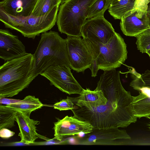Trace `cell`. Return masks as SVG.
Instances as JSON below:
<instances>
[{
  "instance_id": "9c48e42d",
  "label": "cell",
  "mask_w": 150,
  "mask_h": 150,
  "mask_svg": "<svg viewBox=\"0 0 150 150\" xmlns=\"http://www.w3.org/2000/svg\"><path fill=\"white\" fill-rule=\"evenodd\" d=\"M66 39L70 68L77 72H83L89 68L92 57L83 39L67 35Z\"/></svg>"
},
{
  "instance_id": "5bb4252c",
  "label": "cell",
  "mask_w": 150,
  "mask_h": 150,
  "mask_svg": "<svg viewBox=\"0 0 150 150\" xmlns=\"http://www.w3.org/2000/svg\"><path fill=\"white\" fill-rule=\"evenodd\" d=\"M30 117L21 111H18L17 113L16 121L20 130L18 136L21 139L20 142L28 145L34 143L38 138L46 141L50 139L37 132L36 125L39 124L40 122L30 119Z\"/></svg>"
},
{
  "instance_id": "484cf974",
  "label": "cell",
  "mask_w": 150,
  "mask_h": 150,
  "mask_svg": "<svg viewBox=\"0 0 150 150\" xmlns=\"http://www.w3.org/2000/svg\"><path fill=\"white\" fill-rule=\"evenodd\" d=\"M150 0H136L134 8L146 12Z\"/></svg>"
},
{
  "instance_id": "8fae6325",
  "label": "cell",
  "mask_w": 150,
  "mask_h": 150,
  "mask_svg": "<svg viewBox=\"0 0 150 150\" xmlns=\"http://www.w3.org/2000/svg\"><path fill=\"white\" fill-rule=\"evenodd\" d=\"M93 127L90 124L80 120L74 117L66 116L63 119L58 118L53 127L54 138L61 141L67 137L87 134L91 132Z\"/></svg>"
},
{
  "instance_id": "2e32d148",
  "label": "cell",
  "mask_w": 150,
  "mask_h": 150,
  "mask_svg": "<svg viewBox=\"0 0 150 150\" xmlns=\"http://www.w3.org/2000/svg\"><path fill=\"white\" fill-rule=\"evenodd\" d=\"M37 0H3L0 8L8 14L27 17L31 15Z\"/></svg>"
},
{
  "instance_id": "d6986e66",
  "label": "cell",
  "mask_w": 150,
  "mask_h": 150,
  "mask_svg": "<svg viewBox=\"0 0 150 150\" xmlns=\"http://www.w3.org/2000/svg\"><path fill=\"white\" fill-rule=\"evenodd\" d=\"M136 0H112L108 9L115 19H121L129 11L134 8Z\"/></svg>"
},
{
  "instance_id": "277c9868",
  "label": "cell",
  "mask_w": 150,
  "mask_h": 150,
  "mask_svg": "<svg viewBox=\"0 0 150 150\" xmlns=\"http://www.w3.org/2000/svg\"><path fill=\"white\" fill-rule=\"evenodd\" d=\"M33 55L34 70L37 76L50 66L60 65L70 67L67 40L55 31L42 33Z\"/></svg>"
},
{
  "instance_id": "e0dca14e",
  "label": "cell",
  "mask_w": 150,
  "mask_h": 150,
  "mask_svg": "<svg viewBox=\"0 0 150 150\" xmlns=\"http://www.w3.org/2000/svg\"><path fill=\"white\" fill-rule=\"evenodd\" d=\"M136 90L139 94L132 96V103L134 116L139 118L150 116V88L143 87Z\"/></svg>"
},
{
  "instance_id": "603a6c76",
  "label": "cell",
  "mask_w": 150,
  "mask_h": 150,
  "mask_svg": "<svg viewBox=\"0 0 150 150\" xmlns=\"http://www.w3.org/2000/svg\"><path fill=\"white\" fill-rule=\"evenodd\" d=\"M131 70L134 77V79L130 83V86L135 90L143 87L150 88V71L147 70L141 74L134 70Z\"/></svg>"
},
{
  "instance_id": "8992f818",
  "label": "cell",
  "mask_w": 150,
  "mask_h": 150,
  "mask_svg": "<svg viewBox=\"0 0 150 150\" xmlns=\"http://www.w3.org/2000/svg\"><path fill=\"white\" fill-rule=\"evenodd\" d=\"M96 0H62L58 11L57 23L59 31L67 35L80 37L90 6Z\"/></svg>"
},
{
  "instance_id": "7a4b0ae2",
  "label": "cell",
  "mask_w": 150,
  "mask_h": 150,
  "mask_svg": "<svg viewBox=\"0 0 150 150\" xmlns=\"http://www.w3.org/2000/svg\"><path fill=\"white\" fill-rule=\"evenodd\" d=\"M33 54L26 53L7 61L0 67V98L11 97L27 87L37 76Z\"/></svg>"
},
{
  "instance_id": "44dd1931",
  "label": "cell",
  "mask_w": 150,
  "mask_h": 150,
  "mask_svg": "<svg viewBox=\"0 0 150 150\" xmlns=\"http://www.w3.org/2000/svg\"><path fill=\"white\" fill-rule=\"evenodd\" d=\"M63 0H37L31 15L40 16L46 15L55 6H59Z\"/></svg>"
},
{
  "instance_id": "4fadbf2b",
  "label": "cell",
  "mask_w": 150,
  "mask_h": 150,
  "mask_svg": "<svg viewBox=\"0 0 150 150\" xmlns=\"http://www.w3.org/2000/svg\"><path fill=\"white\" fill-rule=\"evenodd\" d=\"M26 53L25 47L18 38L8 30H0V58L9 61Z\"/></svg>"
},
{
  "instance_id": "6da1fadb",
  "label": "cell",
  "mask_w": 150,
  "mask_h": 150,
  "mask_svg": "<svg viewBox=\"0 0 150 150\" xmlns=\"http://www.w3.org/2000/svg\"><path fill=\"white\" fill-rule=\"evenodd\" d=\"M97 84L96 88L101 90L107 98L105 104L90 109L74 105L71 110L74 117L98 128H124L136 122L132 96L123 87L119 71H104Z\"/></svg>"
},
{
  "instance_id": "7402d4cb",
  "label": "cell",
  "mask_w": 150,
  "mask_h": 150,
  "mask_svg": "<svg viewBox=\"0 0 150 150\" xmlns=\"http://www.w3.org/2000/svg\"><path fill=\"white\" fill-rule=\"evenodd\" d=\"M112 0H96L89 7L87 19L103 16L108 9Z\"/></svg>"
},
{
  "instance_id": "ac0fdd59",
  "label": "cell",
  "mask_w": 150,
  "mask_h": 150,
  "mask_svg": "<svg viewBox=\"0 0 150 150\" xmlns=\"http://www.w3.org/2000/svg\"><path fill=\"white\" fill-rule=\"evenodd\" d=\"M6 105L17 111L23 112L30 116L32 112L41 108L43 105L38 98L29 95L22 100Z\"/></svg>"
},
{
  "instance_id": "9a60e30c",
  "label": "cell",
  "mask_w": 150,
  "mask_h": 150,
  "mask_svg": "<svg viewBox=\"0 0 150 150\" xmlns=\"http://www.w3.org/2000/svg\"><path fill=\"white\" fill-rule=\"evenodd\" d=\"M79 95L77 97L70 98L75 105L88 109L104 105L107 101L103 91L96 88L93 91L83 88Z\"/></svg>"
},
{
  "instance_id": "ffe728a7",
  "label": "cell",
  "mask_w": 150,
  "mask_h": 150,
  "mask_svg": "<svg viewBox=\"0 0 150 150\" xmlns=\"http://www.w3.org/2000/svg\"><path fill=\"white\" fill-rule=\"evenodd\" d=\"M18 111L6 105H0V129L11 128L15 126Z\"/></svg>"
},
{
  "instance_id": "30bf717a",
  "label": "cell",
  "mask_w": 150,
  "mask_h": 150,
  "mask_svg": "<svg viewBox=\"0 0 150 150\" xmlns=\"http://www.w3.org/2000/svg\"><path fill=\"white\" fill-rule=\"evenodd\" d=\"M116 32L112 24L103 16L86 19L81 31L83 38L106 44Z\"/></svg>"
},
{
  "instance_id": "5b68a950",
  "label": "cell",
  "mask_w": 150,
  "mask_h": 150,
  "mask_svg": "<svg viewBox=\"0 0 150 150\" xmlns=\"http://www.w3.org/2000/svg\"><path fill=\"white\" fill-rule=\"evenodd\" d=\"M59 6H55L45 15L16 17L0 8V20L6 28L16 30L24 37L34 39L40 33L51 29L57 22Z\"/></svg>"
},
{
  "instance_id": "d4e9b609",
  "label": "cell",
  "mask_w": 150,
  "mask_h": 150,
  "mask_svg": "<svg viewBox=\"0 0 150 150\" xmlns=\"http://www.w3.org/2000/svg\"><path fill=\"white\" fill-rule=\"evenodd\" d=\"M74 104L69 97L66 99L56 103L53 105L54 108L60 111L71 110L74 108Z\"/></svg>"
},
{
  "instance_id": "52a82bcc",
  "label": "cell",
  "mask_w": 150,
  "mask_h": 150,
  "mask_svg": "<svg viewBox=\"0 0 150 150\" xmlns=\"http://www.w3.org/2000/svg\"><path fill=\"white\" fill-rule=\"evenodd\" d=\"M77 138L79 144L109 145H123L124 141L131 139L126 130L118 127H93L91 132Z\"/></svg>"
},
{
  "instance_id": "83f0119b",
  "label": "cell",
  "mask_w": 150,
  "mask_h": 150,
  "mask_svg": "<svg viewBox=\"0 0 150 150\" xmlns=\"http://www.w3.org/2000/svg\"><path fill=\"white\" fill-rule=\"evenodd\" d=\"M20 100L10 99L6 98H0V103L1 104L8 105L17 102Z\"/></svg>"
},
{
  "instance_id": "f1b7e54d",
  "label": "cell",
  "mask_w": 150,
  "mask_h": 150,
  "mask_svg": "<svg viewBox=\"0 0 150 150\" xmlns=\"http://www.w3.org/2000/svg\"><path fill=\"white\" fill-rule=\"evenodd\" d=\"M147 13L150 26V1L148 4V8L147 11Z\"/></svg>"
},
{
  "instance_id": "ba28073f",
  "label": "cell",
  "mask_w": 150,
  "mask_h": 150,
  "mask_svg": "<svg viewBox=\"0 0 150 150\" xmlns=\"http://www.w3.org/2000/svg\"><path fill=\"white\" fill-rule=\"evenodd\" d=\"M40 75L48 79L51 85L69 95L79 94L83 89L73 76L69 67L60 65L50 66Z\"/></svg>"
},
{
  "instance_id": "7c38bea8",
  "label": "cell",
  "mask_w": 150,
  "mask_h": 150,
  "mask_svg": "<svg viewBox=\"0 0 150 150\" xmlns=\"http://www.w3.org/2000/svg\"><path fill=\"white\" fill-rule=\"evenodd\" d=\"M120 20L121 29L127 36L136 37L150 28L147 12L137 8L129 11Z\"/></svg>"
},
{
  "instance_id": "f546056e",
  "label": "cell",
  "mask_w": 150,
  "mask_h": 150,
  "mask_svg": "<svg viewBox=\"0 0 150 150\" xmlns=\"http://www.w3.org/2000/svg\"><path fill=\"white\" fill-rule=\"evenodd\" d=\"M146 118H148L149 119H150V116H148ZM147 125L148 126V128L150 130V122Z\"/></svg>"
},
{
  "instance_id": "3957f363",
  "label": "cell",
  "mask_w": 150,
  "mask_h": 150,
  "mask_svg": "<svg viewBox=\"0 0 150 150\" xmlns=\"http://www.w3.org/2000/svg\"><path fill=\"white\" fill-rule=\"evenodd\" d=\"M91 53L93 61L89 69L95 77L99 69L105 70L120 67L127 58V46L123 39L116 32L106 44L83 38Z\"/></svg>"
},
{
  "instance_id": "4316f807",
  "label": "cell",
  "mask_w": 150,
  "mask_h": 150,
  "mask_svg": "<svg viewBox=\"0 0 150 150\" xmlns=\"http://www.w3.org/2000/svg\"><path fill=\"white\" fill-rule=\"evenodd\" d=\"M15 132L6 128L0 129V137L4 139H8L13 136L15 134Z\"/></svg>"
},
{
  "instance_id": "cb8c5ba5",
  "label": "cell",
  "mask_w": 150,
  "mask_h": 150,
  "mask_svg": "<svg viewBox=\"0 0 150 150\" xmlns=\"http://www.w3.org/2000/svg\"><path fill=\"white\" fill-rule=\"evenodd\" d=\"M136 44L138 50L142 53H146L150 49V28L137 36Z\"/></svg>"
},
{
  "instance_id": "4dcf8cb0",
  "label": "cell",
  "mask_w": 150,
  "mask_h": 150,
  "mask_svg": "<svg viewBox=\"0 0 150 150\" xmlns=\"http://www.w3.org/2000/svg\"><path fill=\"white\" fill-rule=\"evenodd\" d=\"M146 53L148 54L150 58V49L147 51Z\"/></svg>"
}]
</instances>
